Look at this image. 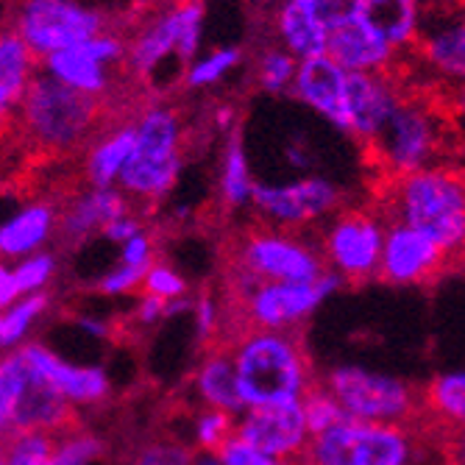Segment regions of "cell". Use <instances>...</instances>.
<instances>
[{"label":"cell","mask_w":465,"mask_h":465,"mask_svg":"<svg viewBox=\"0 0 465 465\" xmlns=\"http://www.w3.org/2000/svg\"><path fill=\"white\" fill-rule=\"evenodd\" d=\"M193 391H195L201 407L226 410L232 415L245 412V401H242L240 385H237L234 354L226 341L201 351V360L193 371Z\"/></svg>","instance_id":"cell-26"},{"label":"cell","mask_w":465,"mask_h":465,"mask_svg":"<svg viewBox=\"0 0 465 465\" xmlns=\"http://www.w3.org/2000/svg\"><path fill=\"white\" fill-rule=\"evenodd\" d=\"M251 209L271 226L299 229L315 226L318 221H329L343 209V190L331 179L307 173L287 184H260L253 190Z\"/></svg>","instance_id":"cell-15"},{"label":"cell","mask_w":465,"mask_h":465,"mask_svg":"<svg viewBox=\"0 0 465 465\" xmlns=\"http://www.w3.org/2000/svg\"><path fill=\"white\" fill-rule=\"evenodd\" d=\"M51 310V295L48 292H34V295H23L12 307L4 310L0 315V349L4 351H15L20 346L28 343L31 331L36 329V323L48 315Z\"/></svg>","instance_id":"cell-34"},{"label":"cell","mask_w":465,"mask_h":465,"mask_svg":"<svg viewBox=\"0 0 465 465\" xmlns=\"http://www.w3.org/2000/svg\"><path fill=\"white\" fill-rule=\"evenodd\" d=\"M237 435L268 454L295 462L304 460L312 443V432L302 401L248 407L242 415H237Z\"/></svg>","instance_id":"cell-17"},{"label":"cell","mask_w":465,"mask_h":465,"mask_svg":"<svg viewBox=\"0 0 465 465\" xmlns=\"http://www.w3.org/2000/svg\"><path fill=\"white\" fill-rule=\"evenodd\" d=\"M454 260L446 253L440 242L430 234L418 232L407 223H391L382 251V265H379V279L396 287H420L432 284Z\"/></svg>","instance_id":"cell-16"},{"label":"cell","mask_w":465,"mask_h":465,"mask_svg":"<svg viewBox=\"0 0 465 465\" xmlns=\"http://www.w3.org/2000/svg\"><path fill=\"white\" fill-rule=\"evenodd\" d=\"M120 262L148 271L156 262V237L148 229H143L137 237H132L129 242H123L120 245Z\"/></svg>","instance_id":"cell-43"},{"label":"cell","mask_w":465,"mask_h":465,"mask_svg":"<svg viewBox=\"0 0 465 465\" xmlns=\"http://www.w3.org/2000/svg\"><path fill=\"white\" fill-rule=\"evenodd\" d=\"M253 190H257V182H253V173H251L242 129L237 125L234 132L226 134V143H223V151H221V171H218L221 206L232 209V213L245 209V206L253 203Z\"/></svg>","instance_id":"cell-29"},{"label":"cell","mask_w":465,"mask_h":465,"mask_svg":"<svg viewBox=\"0 0 465 465\" xmlns=\"http://www.w3.org/2000/svg\"><path fill=\"white\" fill-rule=\"evenodd\" d=\"M12 120L17 137L31 151L45 156H73L90 145L109 120V112L106 101L84 95L42 70Z\"/></svg>","instance_id":"cell-2"},{"label":"cell","mask_w":465,"mask_h":465,"mask_svg":"<svg viewBox=\"0 0 465 465\" xmlns=\"http://www.w3.org/2000/svg\"><path fill=\"white\" fill-rule=\"evenodd\" d=\"M443 123L440 114L424 104L420 98L404 95L393 117L376 137V143L368 148L382 167L385 176H407L427 171L438 164V156L443 151Z\"/></svg>","instance_id":"cell-12"},{"label":"cell","mask_w":465,"mask_h":465,"mask_svg":"<svg viewBox=\"0 0 465 465\" xmlns=\"http://www.w3.org/2000/svg\"><path fill=\"white\" fill-rule=\"evenodd\" d=\"M203 20V0H162V6L129 34L125 78L137 81L140 87H151L164 64L176 62L187 70V64L201 56Z\"/></svg>","instance_id":"cell-6"},{"label":"cell","mask_w":465,"mask_h":465,"mask_svg":"<svg viewBox=\"0 0 465 465\" xmlns=\"http://www.w3.org/2000/svg\"><path fill=\"white\" fill-rule=\"evenodd\" d=\"M237 432V415L215 407H201L190 420V446L195 451H213L218 454L226 440Z\"/></svg>","instance_id":"cell-36"},{"label":"cell","mask_w":465,"mask_h":465,"mask_svg":"<svg viewBox=\"0 0 465 465\" xmlns=\"http://www.w3.org/2000/svg\"><path fill=\"white\" fill-rule=\"evenodd\" d=\"M134 209L132 198L120 187H93L87 184L84 190L73 193L62 201V215H59V242L67 248H78L90 242L95 234H104V229Z\"/></svg>","instance_id":"cell-20"},{"label":"cell","mask_w":465,"mask_h":465,"mask_svg":"<svg viewBox=\"0 0 465 465\" xmlns=\"http://www.w3.org/2000/svg\"><path fill=\"white\" fill-rule=\"evenodd\" d=\"M460 262H462V265H465V253H462V260H460Z\"/></svg>","instance_id":"cell-53"},{"label":"cell","mask_w":465,"mask_h":465,"mask_svg":"<svg viewBox=\"0 0 465 465\" xmlns=\"http://www.w3.org/2000/svg\"><path fill=\"white\" fill-rule=\"evenodd\" d=\"M226 302H221L215 292H201L193 302V323L198 331V343L201 351L221 343L226 337Z\"/></svg>","instance_id":"cell-38"},{"label":"cell","mask_w":465,"mask_h":465,"mask_svg":"<svg viewBox=\"0 0 465 465\" xmlns=\"http://www.w3.org/2000/svg\"><path fill=\"white\" fill-rule=\"evenodd\" d=\"M0 465H9V462H6V460H4V462H0Z\"/></svg>","instance_id":"cell-55"},{"label":"cell","mask_w":465,"mask_h":465,"mask_svg":"<svg viewBox=\"0 0 465 465\" xmlns=\"http://www.w3.org/2000/svg\"><path fill=\"white\" fill-rule=\"evenodd\" d=\"M321 385H326L334 399L343 404L346 415L371 424H427L424 396L420 388L410 385L407 379L385 371H373L362 365H334L323 371Z\"/></svg>","instance_id":"cell-10"},{"label":"cell","mask_w":465,"mask_h":465,"mask_svg":"<svg viewBox=\"0 0 465 465\" xmlns=\"http://www.w3.org/2000/svg\"><path fill=\"white\" fill-rule=\"evenodd\" d=\"M20 349L34 360V365L51 379L56 391L75 410L101 407L112 399V376L101 365H75L42 341H28Z\"/></svg>","instance_id":"cell-21"},{"label":"cell","mask_w":465,"mask_h":465,"mask_svg":"<svg viewBox=\"0 0 465 465\" xmlns=\"http://www.w3.org/2000/svg\"><path fill=\"white\" fill-rule=\"evenodd\" d=\"M6 25L28 42L39 59H48L51 54L112 28L104 12L84 6L78 0H12Z\"/></svg>","instance_id":"cell-13"},{"label":"cell","mask_w":465,"mask_h":465,"mask_svg":"<svg viewBox=\"0 0 465 465\" xmlns=\"http://www.w3.org/2000/svg\"><path fill=\"white\" fill-rule=\"evenodd\" d=\"M284 153L290 156V162H292L295 167H302V171H307V167L312 164V151H310V145H307L304 140H292V143H287Z\"/></svg>","instance_id":"cell-49"},{"label":"cell","mask_w":465,"mask_h":465,"mask_svg":"<svg viewBox=\"0 0 465 465\" xmlns=\"http://www.w3.org/2000/svg\"><path fill=\"white\" fill-rule=\"evenodd\" d=\"M75 326L84 334L95 337V341H109V337H112V323L106 318H98V315H90V312L75 315Z\"/></svg>","instance_id":"cell-48"},{"label":"cell","mask_w":465,"mask_h":465,"mask_svg":"<svg viewBox=\"0 0 465 465\" xmlns=\"http://www.w3.org/2000/svg\"><path fill=\"white\" fill-rule=\"evenodd\" d=\"M440 438V457L443 465H465V430L443 432Z\"/></svg>","instance_id":"cell-47"},{"label":"cell","mask_w":465,"mask_h":465,"mask_svg":"<svg viewBox=\"0 0 465 465\" xmlns=\"http://www.w3.org/2000/svg\"><path fill=\"white\" fill-rule=\"evenodd\" d=\"M162 321H167V302L156 299L151 292H140V299L132 310V323L140 329H153Z\"/></svg>","instance_id":"cell-44"},{"label":"cell","mask_w":465,"mask_h":465,"mask_svg":"<svg viewBox=\"0 0 465 465\" xmlns=\"http://www.w3.org/2000/svg\"><path fill=\"white\" fill-rule=\"evenodd\" d=\"M404 95L396 73H351V137L371 148Z\"/></svg>","instance_id":"cell-23"},{"label":"cell","mask_w":465,"mask_h":465,"mask_svg":"<svg viewBox=\"0 0 465 465\" xmlns=\"http://www.w3.org/2000/svg\"><path fill=\"white\" fill-rule=\"evenodd\" d=\"M59 273V260L51 251H36L31 257L4 262L0 268V307H12L23 295L48 292Z\"/></svg>","instance_id":"cell-31"},{"label":"cell","mask_w":465,"mask_h":465,"mask_svg":"<svg viewBox=\"0 0 465 465\" xmlns=\"http://www.w3.org/2000/svg\"><path fill=\"white\" fill-rule=\"evenodd\" d=\"M427 424H371L346 418L312 438L302 465H424Z\"/></svg>","instance_id":"cell-8"},{"label":"cell","mask_w":465,"mask_h":465,"mask_svg":"<svg viewBox=\"0 0 465 465\" xmlns=\"http://www.w3.org/2000/svg\"><path fill=\"white\" fill-rule=\"evenodd\" d=\"M427 427L438 435L465 430V371L435 373L420 388Z\"/></svg>","instance_id":"cell-28"},{"label":"cell","mask_w":465,"mask_h":465,"mask_svg":"<svg viewBox=\"0 0 465 465\" xmlns=\"http://www.w3.org/2000/svg\"><path fill=\"white\" fill-rule=\"evenodd\" d=\"M9 4H12V0H9Z\"/></svg>","instance_id":"cell-56"},{"label":"cell","mask_w":465,"mask_h":465,"mask_svg":"<svg viewBox=\"0 0 465 465\" xmlns=\"http://www.w3.org/2000/svg\"><path fill=\"white\" fill-rule=\"evenodd\" d=\"M321 6L326 12V20L331 23V28L337 23H343L354 15H362L365 12V0H321Z\"/></svg>","instance_id":"cell-46"},{"label":"cell","mask_w":465,"mask_h":465,"mask_svg":"<svg viewBox=\"0 0 465 465\" xmlns=\"http://www.w3.org/2000/svg\"><path fill=\"white\" fill-rule=\"evenodd\" d=\"M420 62L446 81L465 84V28L462 17L457 23L424 31L415 45Z\"/></svg>","instance_id":"cell-32"},{"label":"cell","mask_w":465,"mask_h":465,"mask_svg":"<svg viewBox=\"0 0 465 465\" xmlns=\"http://www.w3.org/2000/svg\"><path fill=\"white\" fill-rule=\"evenodd\" d=\"M78 427V410L56 391L34 360L23 351H4L0 360V430L4 438L17 432L62 435Z\"/></svg>","instance_id":"cell-9"},{"label":"cell","mask_w":465,"mask_h":465,"mask_svg":"<svg viewBox=\"0 0 465 465\" xmlns=\"http://www.w3.org/2000/svg\"><path fill=\"white\" fill-rule=\"evenodd\" d=\"M137 148L134 114H112L101 132L81 151V173L93 187H120V179L129 167Z\"/></svg>","instance_id":"cell-22"},{"label":"cell","mask_w":465,"mask_h":465,"mask_svg":"<svg viewBox=\"0 0 465 465\" xmlns=\"http://www.w3.org/2000/svg\"><path fill=\"white\" fill-rule=\"evenodd\" d=\"M329 271L321 242L299 229L248 226L229 248V282H315Z\"/></svg>","instance_id":"cell-7"},{"label":"cell","mask_w":465,"mask_h":465,"mask_svg":"<svg viewBox=\"0 0 465 465\" xmlns=\"http://www.w3.org/2000/svg\"><path fill=\"white\" fill-rule=\"evenodd\" d=\"M245 62V51L237 45H221L201 54L198 59H193L182 75V87L190 93H203L213 90L218 84H223L232 73H237Z\"/></svg>","instance_id":"cell-33"},{"label":"cell","mask_w":465,"mask_h":465,"mask_svg":"<svg viewBox=\"0 0 465 465\" xmlns=\"http://www.w3.org/2000/svg\"><path fill=\"white\" fill-rule=\"evenodd\" d=\"M195 449L176 440V438H148L140 446H134V451L129 454V462L125 465H195Z\"/></svg>","instance_id":"cell-37"},{"label":"cell","mask_w":465,"mask_h":465,"mask_svg":"<svg viewBox=\"0 0 465 465\" xmlns=\"http://www.w3.org/2000/svg\"><path fill=\"white\" fill-rule=\"evenodd\" d=\"M379 209L391 223H407L430 234L460 262L465 253V176L454 167L432 164L427 171L388 179Z\"/></svg>","instance_id":"cell-3"},{"label":"cell","mask_w":465,"mask_h":465,"mask_svg":"<svg viewBox=\"0 0 465 465\" xmlns=\"http://www.w3.org/2000/svg\"><path fill=\"white\" fill-rule=\"evenodd\" d=\"M427 9L430 0H365V15L388 34L401 54L418 45Z\"/></svg>","instance_id":"cell-30"},{"label":"cell","mask_w":465,"mask_h":465,"mask_svg":"<svg viewBox=\"0 0 465 465\" xmlns=\"http://www.w3.org/2000/svg\"><path fill=\"white\" fill-rule=\"evenodd\" d=\"M125 56H129V34L112 25L93 39L42 59V70L84 95L109 101L117 93L120 73H125Z\"/></svg>","instance_id":"cell-14"},{"label":"cell","mask_w":465,"mask_h":465,"mask_svg":"<svg viewBox=\"0 0 465 465\" xmlns=\"http://www.w3.org/2000/svg\"><path fill=\"white\" fill-rule=\"evenodd\" d=\"M299 64H302L299 56L290 54L279 42H273V45H265L257 54V59H253V84H257V90L268 95L292 93Z\"/></svg>","instance_id":"cell-35"},{"label":"cell","mask_w":465,"mask_h":465,"mask_svg":"<svg viewBox=\"0 0 465 465\" xmlns=\"http://www.w3.org/2000/svg\"><path fill=\"white\" fill-rule=\"evenodd\" d=\"M143 292H151V295H156V299H162V302H176V299H187L190 284H187V279L173 265L156 260L145 271Z\"/></svg>","instance_id":"cell-40"},{"label":"cell","mask_w":465,"mask_h":465,"mask_svg":"<svg viewBox=\"0 0 465 465\" xmlns=\"http://www.w3.org/2000/svg\"><path fill=\"white\" fill-rule=\"evenodd\" d=\"M302 407H304V415H307V424H310L312 438L349 418L343 404L334 399V393L326 385H321V379H318V385L302 399Z\"/></svg>","instance_id":"cell-39"},{"label":"cell","mask_w":465,"mask_h":465,"mask_svg":"<svg viewBox=\"0 0 465 465\" xmlns=\"http://www.w3.org/2000/svg\"><path fill=\"white\" fill-rule=\"evenodd\" d=\"M292 95L323 117L337 132L351 137V73L337 64L329 54L302 59Z\"/></svg>","instance_id":"cell-18"},{"label":"cell","mask_w":465,"mask_h":465,"mask_svg":"<svg viewBox=\"0 0 465 465\" xmlns=\"http://www.w3.org/2000/svg\"><path fill=\"white\" fill-rule=\"evenodd\" d=\"M213 120H215V125H218V129H221L223 134H229V132H234V129H237V112H234V106H232V104H221V106H215Z\"/></svg>","instance_id":"cell-50"},{"label":"cell","mask_w":465,"mask_h":465,"mask_svg":"<svg viewBox=\"0 0 465 465\" xmlns=\"http://www.w3.org/2000/svg\"><path fill=\"white\" fill-rule=\"evenodd\" d=\"M218 457L223 465H302L295 460H284V457H276V454H268L257 446H251L237 432L226 440V446L218 451Z\"/></svg>","instance_id":"cell-42"},{"label":"cell","mask_w":465,"mask_h":465,"mask_svg":"<svg viewBox=\"0 0 465 465\" xmlns=\"http://www.w3.org/2000/svg\"><path fill=\"white\" fill-rule=\"evenodd\" d=\"M388 226L391 221L379 206H343L341 213H334L318 234L329 271L346 284L379 279Z\"/></svg>","instance_id":"cell-11"},{"label":"cell","mask_w":465,"mask_h":465,"mask_svg":"<svg viewBox=\"0 0 465 465\" xmlns=\"http://www.w3.org/2000/svg\"><path fill=\"white\" fill-rule=\"evenodd\" d=\"M346 282L326 271L315 282H248L226 284V337L237 329L302 331L318 307ZM223 337V341H226Z\"/></svg>","instance_id":"cell-5"},{"label":"cell","mask_w":465,"mask_h":465,"mask_svg":"<svg viewBox=\"0 0 465 465\" xmlns=\"http://www.w3.org/2000/svg\"><path fill=\"white\" fill-rule=\"evenodd\" d=\"M195 465H223V462H221V457L213 454V451H198V454H195Z\"/></svg>","instance_id":"cell-51"},{"label":"cell","mask_w":465,"mask_h":465,"mask_svg":"<svg viewBox=\"0 0 465 465\" xmlns=\"http://www.w3.org/2000/svg\"><path fill=\"white\" fill-rule=\"evenodd\" d=\"M42 73V59L28 48V42L9 25L0 34V109L6 123L20 109L34 78Z\"/></svg>","instance_id":"cell-27"},{"label":"cell","mask_w":465,"mask_h":465,"mask_svg":"<svg viewBox=\"0 0 465 465\" xmlns=\"http://www.w3.org/2000/svg\"><path fill=\"white\" fill-rule=\"evenodd\" d=\"M143 229H145V221H143V215L137 213V206H134V209H129L125 215L114 218V221L104 229L101 237L109 240L112 245H123V242H129L132 237H137Z\"/></svg>","instance_id":"cell-45"},{"label":"cell","mask_w":465,"mask_h":465,"mask_svg":"<svg viewBox=\"0 0 465 465\" xmlns=\"http://www.w3.org/2000/svg\"><path fill=\"white\" fill-rule=\"evenodd\" d=\"M143 282H145V268H134V265H125L117 260V265H112L95 282V290L101 295H106V299H123V295L143 292Z\"/></svg>","instance_id":"cell-41"},{"label":"cell","mask_w":465,"mask_h":465,"mask_svg":"<svg viewBox=\"0 0 465 465\" xmlns=\"http://www.w3.org/2000/svg\"><path fill=\"white\" fill-rule=\"evenodd\" d=\"M59 215L62 206L48 198H34L4 221L0 226V253L4 262H15L31 257L36 251H45V245L59 237Z\"/></svg>","instance_id":"cell-25"},{"label":"cell","mask_w":465,"mask_h":465,"mask_svg":"<svg viewBox=\"0 0 465 465\" xmlns=\"http://www.w3.org/2000/svg\"><path fill=\"white\" fill-rule=\"evenodd\" d=\"M462 28H465V15H462Z\"/></svg>","instance_id":"cell-54"},{"label":"cell","mask_w":465,"mask_h":465,"mask_svg":"<svg viewBox=\"0 0 465 465\" xmlns=\"http://www.w3.org/2000/svg\"><path fill=\"white\" fill-rule=\"evenodd\" d=\"M326 54L349 73H393L401 56L388 34L365 12L331 28Z\"/></svg>","instance_id":"cell-19"},{"label":"cell","mask_w":465,"mask_h":465,"mask_svg":"<svg viewBox=\"0 0 465 465\" xmlns=\"http://www.w3.org/2000/svg\"><path fill=\"white\" fill-rule=\"evenodd\" d=\"M457 101H460V109L465 112V84H460V90H457Z\"/></svg>","instance_id":"cell-52"},{"label":"cell","mask_w":465,"mask_h":465,"mask_svg":"<svg viewBox=\"0 0 465 465\" xmlns=\"http://www.w3.org/2000/svg\"><path fill=\"white\" fill-rule=\"evenodd\" d=\"M226 343L234 354L245 410L302 401L318 385L302 331L237 329L226 337Z\"/></svg>","instance_id":"cell-1"},{"label":"cell","mask_w":465,"mask_h":465,"mask_svg":"<svg viewBox=\"0 0 465 465\" xmlns=\"http://www.w3.org/2000/svg\"><path fill=\"white\" fill-rule=\"evenodd\" d=\"M137 148L120 179V190L134 206H156L182 179L187 159L184 114L167 101L151 98L134 112Z\"/></svg>","instance_id":"cell-4"},{"label":"cell","mask_w":465,"mask_h":465,"mask_svg":"<svg viewBox=\"0 0 465 465\" xmlns=\"http://www.w3.org/2000/svg\"><path fill=\"white\" fill-rule=\"evenodd\" d=\"M271 25L279 45L299 59H312L329 51L331 23L326 20L321 0H279Z\"/></svg>","instance_id":"cell-24"}]
</instances>
